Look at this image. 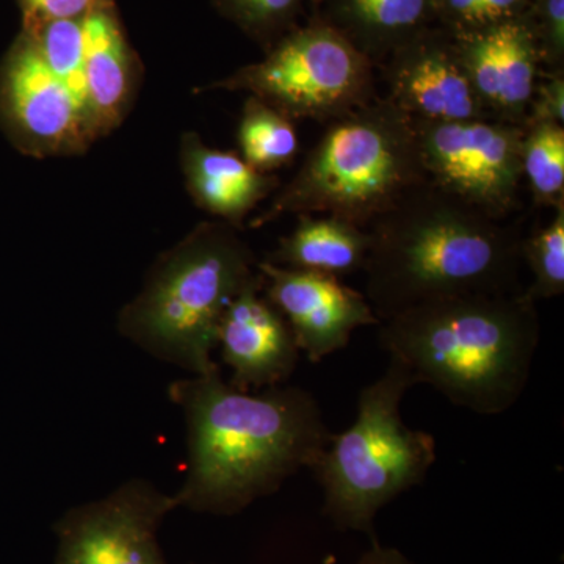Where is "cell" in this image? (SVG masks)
<instances>
[{
	"mask_svg": "<svg viewBox=\"0 0 564 564\" xmlns=\"http://www.w3.org/2000/svg\"><path fill=\"white\" fill-rule=\"evenodd\" d=\"M187 421V475L177 508L236 516L313 469L332 441L321 404L306 389L252 393L226 383L220 367L170 386Z\"/></svg>",
	"mask_w": 564,
	"mask_h": 564,
	"instance_id": "obj_1",
	"label": "cell"
},
{
	"mask_svg": "<svg viewBox=\"0 0 564 564\" xmlns=\"http://www.w3.org/2000/svg\"><path fill=\"white\" fill-rule=\"evenodd\" d=\"M367 229L364 295L380 322L437 300L525 291L522 229L429 180Z\"/></svg>",
	"mask_w": 564,
	"mask_h": 564,
	"instance_id": "obj_2",
	"label": "cell"
},
{
	"mask_svg": "<svg viewBox=\"0 0 564 564\" xmlns=\"http://www.w3.org/2000/svg\"><path fill=\"white\" fill-rule=\"evenodd\" d=\"M540 334L538 304L525 292L437 300L378 325L381 347L415 384L433 386L481 415L503 414L519 402Z\"/></svg>",
	"mask_w": 564,
	"mask_h": 564,
	"instance_id": "obj_3",
	"label": "cell"
},
{
	"mask_svg": "<svg viewBox=\"0 0 564 564\" xmlns=\"http://www.w3.org/2000/svg\"><path fill=\"white\" fill-rule=\"evenodd\" d=\"M425 181L414 121L377 96L325 122L292 180L250 225L261 228L285 215H329L367 229Z\"/></svg>",
	"mask_w": 564,
	"mask_h": 564,
	"instance_id": "obj_4",
	"label": "cell"
},
{
	"mask_svg": "<svg viewBox=\"0 0 564 564\" xmlns=\"http://www.w3.org/2000/svg\"><path fill=\"white\" fill-rule=\"evenodd\" d=\"M240 229L225 221L196 226L151 267L139 295L122 307L118 329L141 350L192 375L218 364L220 322L261 272Z\"/></svg>",
	"mask_w": 564,
	"mask_h": 564,
	"instance_id": "obj_5",
	"label": "cell"
},
{
	"mask_svg": "<svg viewBox=\"0 0 564 564\" xmlns=\"http://www.w3.org/2000/svg\"><path fill=\"white\" fill-rule=\"evenodd\" d=\"M414 386L410 370L391 359L386 372L359 392L350 429L333 434L311 469L323 489V514L336 529L377 541L378 513L422 485L436 463L432 434L402 419L404 395Z\"/></svg>",
	"mask_w": 564,
	"mask_h": 564,
	"instance_id": "obj_6",
	"label": "cell"
},
{
	"mask_svg": "<svg viewBox=\"0 0 564 564\" xmlns=\"http://www.w3.org/2000/svg\"><path fill=\"white\" fill-rule=\"evenodd\" d=\"M210 90L245 91L293 121L322 124L380 96L373 63L322 21L289 32L263 61L202 88Z\"/></svg>",
	"mask_w": 564,
	"mask_h": 564,
	"instance_id": "obj_7",
	"label": "cell"
},
{
	"mask_svg": "<svg viewBox=\"0 0 564 564\" xmlns=\"http://www.w3.org/2000/svg\"><path fill=\"white\" fill-rule=\"evenodd\" d=\"M414 124L426 180L499 220L521 209L524 126L494 118Z\"/></svg>",
	"mask_w": 564,
	"mask_h": 564,
	"instance_id": "obj_8",
	"label": "cell"
},
{
	"mask_svg": "<svg viewBox=\"0 0 564 564\" xmlns=\"http://www.w3.org/2000/svg\"><path fill=\"white\" fill-rule=\"evenodd\" d=\"M0 117L14 147L35 158L80 154L99 139L90 113L25 32L0 68Z\"/></svg>",
	"mask_w": 564,
	"mask_h": 564,
	"instance_id": "obj_9",
	"label": "cell"
},
{
	"mask_svg": "<svg viewBox=\"0 0 564 564\" xmlns=\"http://www.w3.org/2000/svg\"><path fill=\"white\" fill-rule=\"evenodd\" d=\"M176 508L173 496L150 481H126L58 519L54 564H169L159 529Z\"/></svg>",
	"mask_w": 564,
	"mask_h": 564,
	"instance_id": "obj_10",
	"label": "cell"
},
{
	"mask_svg": "<svg viewBox=\"0 0 564 564\" xmlns=\"http://www.w3.org/2000/svg\"><path fill=\"white\" fill-rule=\"evenodd\" d=\"M263 295L291 326L300 351L311 362H321L350 343L362 326H378L364 293L329 274L285 269L259 261Z\"/></svg>",
	"mask_w": 564,
	"mask_h": 564,
	"instance_id": "obj_11",
	"label": "cell"
},
{
	"mask_svg": "<svg viewBox=\"0 0 564 564\" xmlns=\"http://www.w3.org/2000/svg\"><path fill=\"white\" fill-rule=\"evenodd\" d=\"M384 82L393 106L413 121L491 118L464 69L454 35L423 31L386 58Z\"/></svg>",
	"mask_w": 564,
	"mask_h": 564,
	"instance_id": "obj_12",
	"label": "cell"
},
{
	"mask_svg": "<svg viewBox=\"0 0 564 564\" xmlns=\"http://www.w3.org/2000/svg\"><path fill=\"white\" fill-rule=\"evenodd\" d=\"M454 39L486 113L494 120L524 126L544 69L540 44L525 14Z\"/></svg>",
	"mask_w": 564,
	"mask_h": 564,
	"instance_id": "obj_13",
	"label": "cell"
},
{
	"mask_svg": "<svg viewBox=\"0 0 564 564\" xmlns=\"http://www.w3.org/2000/svg\"><path fill=\"white\" fill-rule=\"evenodd\" d=\"M263 276L229 304L218 328L217 348L240 391L284 384L299 366V345L284 315L267 300Z\"/></svg>",
	"mask_w": 564,
	"mask_h": 564,
	"instance_id": "obj_14",
	"label": "cell"
},
{
	"mask_svg": "<svg viewBox=\"0 0 564 564\" xmlns=\"http://www.w3.org/2000/svg\"><path fill=\"white\" fill-rule=\"evenodd\" d=\"M180 159L193 203L240 231L245 218L281 187L276 174L258 172L239 152L207 147L196 132L182 135Z\"/></svg>",
	"mask_w": 564,
	"mask_h": 564,
	"instance_id": "obj_15",
	"label": "cell"
},
{
	"mask_svg": "<svg viewBox=\"0 0 564 564\" xmlns=\"http://www.w3.org/2000/svg\"><path fill=\"white\" fill-rule=\"evenodd\" d=\"M88 106L99 137L121 124L139 87V63L111 0H101L82 20Z\"/></svg>",
	"mask_w": 564,
	"mask_h": 564,
	"instance_id": "obj_16",
	"label": "cell"
},
{
	"mask_svg": "<svg viewBox=\"0 0 564 564\" xmlns=\"http://www.w3.org/2000/svg\"><path fill=\"white\" fill-rule=\"evenodd\" d=\"M370 245L369 229L355 223L329 215H299L295 228L281 237L265 261L339 278L364 269Z\"/></svg>",
	"mask_w": 564,
	"mask_h": 564,
	"instance_id": "obj_17",
	"label": "cell"
},
{
	"mask_svg": "<svg viewBox=\"0 0 564 564\" xmlns=\"http://www.w3.org/2000/svg\"><path fill=\"white\" fill-rule=\"evenodd\" d=\"M436 0H332V25L373 65L429 29Z\"/></svg>",
	"mask_w": 564,
	"mask_h": 564,
	"instance_id": "obj_18",
	"label": "cell"
},
{
	"mask_svg": "<svg viewBox=\"0 0 564 564\" xmlns=\"http://www.w3.org/2000/svg\"><path fill=\"white\" fill-rule=\"evenodd\" d=\"M237 141L240 158L265 174L291 165L300 151L295 121L254 96L243 104Z\"/></svg>",
	"mask_w": 564,
	"mask_h": 564,
	"instance_id": "obj_19",
	"label": "cell"
},
{
	"mask_svg": "<svg viewBox=\"0 0 564 564\" xmlns=\"http://www.w3.org/2000/svg\"><path fill=\"white\" fill-rule=\"evenodd\" d=\"M522 176L538 206L564 204V126L533 122L524 126Z\"/></svg>",
	"mask_w": 564,
	"mask_h": 564,
	"instance_id": "obj_20",
	"label": "cell"
},
{
	"mask_svg": "<svg viewBox=\"0 0 564 564\" xmlns=\"http://www.w3.org/2000/svg\"><path fill=\"white\" fill-rule=\"evenodd\" d=\"M522 263L532 273L525 295L532 302L556 299L564 292V204L554 207L551 220L522 240Z\"/></svg>",
	"mask_w": 564,
	"mask_h": 564,
	"instance_id": "obj_21",
	"label": "cell"
},
{
	"mask_svg": "<svg viewBox=\"0 0 564 564\" xmlns=\"http://www.w3.org/2000/svg\"><path fill=\"white\" fill-rule=\"evenodd\" d=\"M24 32L35 41L52 73L73 91L91 117L85 82L82 20L44 22L35 28L24 29Z\"/></svg>",
	"mask_w": 564,
	"mask_h": 564,
	"instance_id": "obj_22",
	"label": "cell"
},
{
	"mask_svg": "<svg viewBox=\"0 0 564 564\" xmlns=\"http://www.w3.org/2000/svg\"><path fill=\"white\" fill-rule=\"evenodd\" d=\"M307 2L310 0H215L229 20L254 39L267 41L292 32L293 21Z\"/></svg>",
	"mask_w": 564,
	"mask_h": 564,
	"instance_id": "obj_23",
	"label": "cell"
},
{
	"mask_svg": "<svg viewBox=\"0 0 564 564\" xmlns=\"http://www.w3.org/2000/svg\"><path fill=\"white\" fill-rule=\"evenodd\" d=\"M529 6L530 0H436V13L459 35L524 17Z\"/></svg>",
	"mask_w": 564,
	"mask_h": 564,
	"instance_id": "obj_24",
	"label": "cell"
},
{
	"mask_svg": "<svg viewBox=\"0 0 564 564\" xmlns=\"http://www.w3.org/2000/svg\"><path fill=\"white\" fill-rule=\"evenodd\" d=\"M532 25L540 44L544 70L563 73L564 61V0H534Z\"/></svg>",
	"mask_w": 564,
	"mask_h": 564,
	"instance_id": "obj_25",
	"label": "cell"
},
{
	"mask_svg": "<svg viewBox=\"0 0 564 564\" xmlns=\"http://www.w3.org/2000/svg\"><path fill=\"white\" fill-rule=\"evenodd\" d=\"M555 122L564 126V76L543 69L534 87L532 102L527 111L525 124Z\"/></svg>",
	"mask_w": 564,
	"mask_h": 564,
	"instance_id": "obj_26",
	"label": "cell"
},
{
	"mask_svg": "<svg viewBox=\"0 0 564 564\" xmlns=\"http://www.w3.org/2000/svg\"><path fill=\"white\" fill-rule=\"evenodd\" d=\"M101 0H20L24 29L50 21L84 20Z\"/></svg>",
	"mask_w": 564,
	"mask_h": 564,
	"instance_id": "obj_27",
	"label": "cell"
},
{
	"mask_svg": "<svg viewBox=\"0 0 564 564\" xmlns=\"http://www.w3.org/2000/svg\"><path fill=\"white\" fill-rule=\"evenodd\" d=\"M356 564H414L399 549L386 547L373 541L372 547Z\"/></svg>",
	"mask_w": 564,
	"mask_h": 564,
	"instance_id": "obj_28",
	"label": "cell"
}]
</instances>
